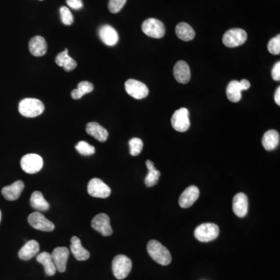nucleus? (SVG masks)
I'll list each match as a JSON object with an SVG mask.
<instances>
[{
  "mask_svg": "<svg viewBox=\"0 0 280 280\" xmlns=\"http://www.w3.org/2000/svg\"><path fill=\"white\" fill-rule=\"evenodd\" d=\"M147 252L150 257L160 265H167L172 261V257L167 248L156 240H151L147 244Z\"/></svg>",
  "mask_w": 280,
  "mask_h": 280,
  "instance_id": "1",
  "label": "nucleus"
},
{
  "mask_svg": "<svg viewBox=\"0 0 280 280\" xmlns=\"http://www.w3.org/2000/svg\"><path fill=\"white\" fill-rule=\"evenodd\" d=\"M20 114L26 117H35L41 116L45 111V105L36 98H25L19 104Z\"/></svg>",
  "mask_w": 280,
  "mask_h": 280,
  "instance_id": "2",
  "label": "nucleus"
},
{
  "mask_svg": "<svg viewBox=\"0 0 280 280\" xmlns=\"http://www.w3.org/2000/svg\"><path fill=\"white\" fill-rule=\"evenodd\" d=\"M133 263L129 257L124 255L116 256L112 261V271L117 280H124L129 276L132 270Z\"/></svg>",
  "mask_w": 280,
  "mask_h": 280,
  "instance_id": "3",
  "label": "nucleus"
},
{
  "mask_svg": "<svg viewBox=\"0 0 280 280\" xmlns=\"http://www.w3.org/2000/svg\"><path fill=\"white\" fill-rule=\"evenodd\" d=\"M220 228L216 224L211 223L200 224L195 230V237L201 242H209L217 238Z\"/></svg>",
  "mask_w": 280,
  "mask_h": 280,
  "instance_id": "4",
  "label": "nucleus"
},
{
  "mask_svg": "<svg viewBox=\"0 0 280 280\" xmlns=\"http://www.w3.org/2000/svg\"><path fill=\"white\" fill-rule=\"evenodd\" d=\"M248 38L246 31L240 28H233L227 30L223 37V42L227 47H235L242 46Z\"/></svg>",
  "mask_w": 280,
  "mask_h": 280,
  "instance_id": "5",
  "label": "nucleus"
},
{
  "mask_svg": "<svg viewBox=\"0 0 280 280\" xmlns=\"http://www.w3.org/2000/svg\"><path fill=\"white\" fill-rule=\"evenodd\" d=\"M43 165L42 157L35 154L23 156L21 161V168L27 174H34L39 172L43 167Z\"/></svg>",
  "mask_w": 280,
  "mask_h": 280,
  "instance_id": "6",
  "label": "nucleus"
},
{
  "mask_svg": "<svg viewBox=\"0 0 280 280\" xmlns=\"http://www.w3.org/2000/svg\"><path fill=\"white\" fill-rule=\"evenodd\" d=\"M142 30L148 37L153 38H163L165 34L164 24L155 18H149L144 21Z\"/></svg>",
  "mask_w": 280,
  "mask_h": 280,
  "instance_id": "7",
  "label": "nucleus"
},
{
  "mask_svg": "<svg viewBox=\"0 0 280 280\" xmlns=\"http://www.w3.org/2000/svg\"><path fill=\"white\" fill-rule=\"evenodd\" d=\"M87 191L91 196L99 199H106L110 196L112 190L102 180L95 178L91 179L87 186Z\"/></svg>",
  "mask_w": 280,
  "mask_h": 280,
  "instance_id": "8",
  "label": "nucleus"
},
{
  "mask_svg": "<svg viewBox=\"0 0 280 280\" xmlns=\"http://www.w3.org/2000/svg\"><path fill=\"white\" fill-rule=\"evenodd\" d=\"M170 121L175 130L180 133L186 132L190 128L189 112L186 108L178 109L174 112Z\"/></svg>",
  "mask_w": 280,
  "mask_h": 280,
  "instance_id": "9",
  "label": "nucleus"
},
{
  "mask_svg": "<svg viewBox=\"0 0 280 280\" xmlns=\"http://www.w3.org/2000/svg\"><path fill=\"white\" fill-rule=\"evenodd\" d=\"M251 87L250 82L247 80L241 81L233 80L227 87V97L231 102L237 103L241 99V92L249 89Z\"/></svg>",
  "mask_w": 280,
  "mask_h": 280,
  "instance_id": "10",
  "label": "nucleus"
},
{
  "mask_svg": "<svg viewBox=\"0 0 280 280\" xmlns=\"http://www.w3.org/2000/svg\"><path fill=\"white\" fill-rule=\"evenodd\" d=\"M125 88L128 94L137 100L145 98L149 94V89L146 84L133 79L125 82Z\"/></svg>",
  "mask_w": 280,
  "mask_h": 280,
  "instance_id": "11",
  "label": "nucleus"
},
{
  "mask_svg": "<svg viewBox=\"0 0 280 280\" xmlns=\"http://www.w3.org/2000/svg\"><path fill=\"white\" fill-rule=\"evenodd\" d=\"M29 224L34 229L46 232H51L55 229V225L52 222L47 220L46 216L40 212H34L28 216Z\"/></svg>",
  "mask_w": 280,
  "mask_h": 280,
  "instance_id": "12",
  "label": "nucleus"
},
{
  "mask_svg": "<svg viewBox=\"0 0 280 280\" xmlns=\"http://www.w3.org/2000/svg\"><path fill=\"white\" fill-rule=\"evenodd\" d=\"M91 227L101 233L104 237L111 236L113 233L110 224V218L105 213H100L95 216L91 221Z\"/></svg>",
  "mask_w": 280,
  "mask_h": 280,
  "instance_id": "13",
  "label": "nucleus"
},
{
  "mask_svg": "<svg viewBox=\"0 0 280 280\" xmlns=\"http://www.w3.org/2000/svg\"><path fill=\"white\" fill-rule=\"evenodd\" d=\"M51 256L56 270L59 271V273L66 272L67 261L70 256L68 248L66 247H58L54 249Z\"/></svg>",
  "mask_w": 280,
  "mask_h": 280,
  "instance_id": "14",
  "label": "nucleus"
},
{
  "mask_svg": "<svg viewBox=\"0 0 280 280\" xmlns=\"http://www.w3.org/2000/svg\"><path fill=\"white\" fill-rule=\"evenodd\" d=\"M99 37L104 45L108 46H116L119 37L116 29L110 25H104L99 29Z\"/></svg>",
  "mask_w": 280,
  "mask_h": 280,
  "instance_id": "15",
  "label": "nucleus"
},
{
  "mask_svg": "<svg viewBox=\"0 0 280 280\" xmlns=\"http://www.w3.org/2000/svg\"><path fill=\"white\" fill-rule=\"evenodd\" d=\"M199 188L196 186H189L181 195L179 198V205L182 208H188L196 202L197 199H199Z\"/></svg>",
  "mask_w": 280,
  "mask_h": 280,
  "instance_id": "16",
  "label": "nucleus"
},
{
  "mask_svg": "<svg viewBox=\"0 0 280 280\" xmlns=\"http://www.w3.org/2000/svg\"><path fill=\"white\" fill-rule=\"evenodd\" d=\"M174 76L180 84L188 83L191 79V71L187 63L184 61H178L174 67Z\"/></svg>",
  "mask_w": 280,
  "mask_h": 280,
  "instance_id": "17",
  "label": "nucleus"
},
{
  "mask_svg": "<svg viewBox=\"0 0 280 280\" xmlns=\"http://www.w3.org/2000/svg\"><path fill=\"white\" fill-rule=\"evenodd\" d=\"M248 200L245 194L240 192L233 197V211L236 216L244 217L248 214Z\"/></svg>",
  "mask_w": 280,
  "mask_h": 280,
  "instance_id": "18",
  "label": "nucleus"
},
{
  "mask_svg": "<svg viewBox=\"0 0 280 280\" xmlns=\"http://www.w3.org/2000/svg\"><path fill=\"white\" fill-rule=\"evenodd\" d=\"M24 188V183L22 181H17L10 186H6L2 189V194L6 200L15 201L19 199Z\"/></svg>",
  "mask_w": 280,
  "mask_h": 280,
  "instance_id": "19",
  "label": "nucleus"
},
{
  "mask_svg": "<svg viewBox=\"0 0 280 280\" xmlns=\"http://www.w3.org/2000/svg\"><path fill=\"white\" fill-rule=\"evenodd\" d=\"M40 251V245L35 240H30L25 243L21 250L19 251L18 256L21 259L27 261L36 256Z\"/></svg>",
  "mask_w": 280,
  "mask_h": 280,
  "instance_id": "20",
  "label": "nucleus"
},
{
  "mask_svg": "<svg viewBox=\"0 0 280 280\" xmlns=\"http://www.w3.org/2000/svg\"><path fill=\"white\" fill-rule=\"evenodd\" d=\"M70 250L72 252L74 257L78 261H86L89 259L91 254L82 245L81 240L76 236L71 238Z\"/></svg>",
  "mask_w": 280,
  "mask_h": 280,
  "instance_id": "21",
  "label": "nucleus"
},
{
  "mask_svg": "<svg viewBox=\"0 0 280 280\" xmlns=\"http://www.w3.org/2000/svg\"><path fill=\"white\" fill-rule=\"evenodd\" d=\"M47 42L43 37H34L29 42V50L34 56H43L47 52Z\"/></svg>",
  "mask_w": 280,
  "mask_h": 280,
  "instance_id": "22",
  "label": "nucleus"
},
{
  "mask_svg": "<svg viewBox=\"0 0 280 280\" xmlns=\"http://www.w3.org/2000/svg\"><path fill=\"white\" fill-rule=\"evenodd\" d=\"M87 134L98 140L99 142H105L108 138V132L97 122H90L86 127Z\"/></svg>",
  "mask_w": 280,
  "mask_h": 280,
  "instance_id": "23",
  "label": "nucleus"
},
{
  "mask_svg": "<svg viewBox=\"0 0 280 280\" xmlns=\"http://www.w3.org/2000/svg\"><path fill=\"white\" fill-rule=\"evenodd\" d=\"M55 63L59 67H63L65 71L70 72L75 70L77 67V63L69 55L68 49H65L57 55L55 58Z\"/></svg>",
  "mask_w": 280,
  "mask_h": 280,
  "instance_id": "24",
  "label": "nucleus"
},
{
  "mask_svg": "<svg viewBox=\"0 0 280 280\" xmlns=\"http://www.w3.org/2000/svg\"><path fill=\"white\" fill-rule=\"evenodd\" d=\"M280 133L274 129L267 131L262 138V146L265 150L271 151L280 145Z\"/></svg>",
  "mask_w": 280,
  "mask_h": 280,
  "instance_id": "25",
  "label": "nucleus"
},
{
  "mask_svg": "<svg viewBox=\"0 0 280 280\" xmlns=\"http://www.w3.org/2000/svg\"><path fill=\"white\" fill-rule=\"evenodd\" d=\"M37 261L43 265L45 272L47 276L52 277L56 273V268L51 258V254L46 252H42L37 256Z\"/></svg>",
  "mask_w": 280,
  "mask_h": 280,
  "instance_id": "26",
  "label": "nucleus"
},
{
  "mask_svg": "<svg viewBox=\"0 0 280 280\" xmlns=\"http://www.w3.org/2000/svg\"><path fill=\"white\" fill-rule=\"evenodd\" d=\"M177 36L184 42H190L195 38V33L193 28L187 23H180L175 29Z\"/></svg>",
  "mask_w": 280,
  "mask_h": 280,
  "instance_id": "27",
  "label": "nucleus"
},
{
  "mask_svg": "<svg viewBox=\"0 0 280 280\" xmlns=\"http://www.w3.org/2000/svg\"><path fill=\"white\" fill-rule=\"evenodd\" d=\"M30 206L38 211H47L49 210V203L45 199L41 191H34L30 197Z\"/></svg>",
  "mask_w": 280,
  "mask_h": 280,
  "instance_id": "28",
  "label": "nucleus"
},
{
  "mask_svg": "<svg viewBox=\"0 0 280 280\" xmlns=\"http://www.w3.org/2000/svg\"><path fill=\"white\" fill-rule=\"evenodd\" d=\"M146 167L148 168V174L145 178V184L147 187H153L156 186L161 177V172L154 167V163L150 160L146 161Z\"/></svg>",
  "mask_w": 280,
  "mask_h": 280,
  "instance_id": "29",
  "label": "nucleus"
},
{
  "mask_svg": "<svg viewBox=\"0 0 280 280\" xmlns=\"http://www.w3.org/2000/svg\"><path fill=\"white\" fill-rule=\"evenodd\" d=\"M93 84L91 82L82 81L78 84L77 89L73 90L71 93V96L74 100H78L84 97V95L91 93L93 91Z\"/></svg>",
  "mask_w": 280,
  "mask_h": 280,
  "instance_id": "30",
  "label": "nucleus"
},
{
  "mask_svg": "<svg viewBox=\"0 0 280 280\" xmlns=\"http://www.w3.org/2000/svg\"><path fill=\"white\" fill-rule=\"evenodd\" d=\"M129 152L133 157L140 155L143 148V142L140 138H133L129 140Z\"/></svg>",
  "mask_w": 280,
  "mask_h": 280,
  "instance_id": "31",
  "label": "nucleus"
},
{
  "mask_svg": "<svg viewBox=\"0 0 280 280\" xmlns=\"http://www.w3.org/2000/svg\"><path fill=\"white\" fill-rule=\"evenodd\" d=\"M76 150L79 154L83 156H91L95 154L94 146H91L86 141H80L76 146Z\"/></svg>",
  "mask_w": 280,
  "mask_h": 280,
  "instance_id": "32",
  "label": "nucleus"
},
{
  "mask_svg": "<svg viewBox=\"0 0 280 280\" xmlns=\"http://www.w3.org/2000/svg\"><path fill=\"white\" fill-rule=\"evenodd\" d=\"M59 12H60L61 20L63 24L67 25V26L72 24L74 21L73 16L69 8L67 6H62Z\"/></svg>",
  "mask_w": 280,
  "mask_h": 280,
  "instance_id": "33",
  "label": "nucleus"
},
{
  "mask_svg": "<svg viewBox=\"0 0 280 280\" xmlns=\"http://www.w3.org/2000/svg\"><path fill=\"white\" fill-rule=\"evenodd\" d=\"M268 50L273 55H280V35L273 38L268 44Z\"/></svg>",
  "mask_w": 280,
  "mask_h": 280,
  "instance_id": "34",
  "label": "nucleus"
},
{
  "mask_svg": "<svg viewBox=\"0 0 280 280\" xmlns=\"http://www.w3.org/2000/svg\"><path fill=\"white\" fill-rule=\"evenodd\" d=\"M127 0H110L108 2V9L112 14H117L124 7Z\"/></svg>",
  "mask_w": 280,
  "mask_h": 280,
  "instance_id": "35",
  "label": "nucleus"
},
{
  "mask_svg": "<svg viewBox=\"0 0 280 280\" xmlns=\"http://www.w3.org/2000/svg\"><path fill=\"white\" fill-rule=\"evenodd\" d=\"M67 3L72 10H79L84 7V2L82 0H67Z\"/></svg>",
  "mask_w": 280,
  "mask_h": 280,
  "instance_id": "36",
  "label": "nucleus"
},
{
  "mask_svg": "<svg viewBox=\"0 0 280 280\" xmlns=\"http://www.w3.org/2000/svg\"><path fill=\"white\" fill-rule=\"evenodd\" d=\"M272 77L275 81H280V63L277 62L272 70Z\"/></svg>",
  "mask_w": 280,
  "mask_h": 280,
  "instance_id": "37",
  "label": "nucleus"
},
{
  "mask_svg": "<svg viewBox=\"0 0 280 280\" xmlns=\"http://www.w3.org/2000/svg\"><path fill=\"white\" fill-rule=\"evenodd\" d=\"M275 102L278 104L279 106L280 105V87H279L277 88V91H276V93H275Z\"/></svg>",
  "mask_w": 280,
  "mask_h": 280,
  "instance_id": "38",
  "label": "nucleus"
},
{
  "mask_svg": "<svg viewBox=\"0 0 280 280\" xmlns=\"http://www.w3.org/2000/svg\"><path fill=\"white\" fill-rule=\"evenodd\" d=\"M1 219H2V212L0 211V222H1Z\"/></svg>",
  "mask_w": 280,
  "mask_h": 280,
  "instance_id": "39",
  "label": "nucleus"
},
{
  "mask_svg": "<svg viewBox=\"0 0 280 280\" xmlns=\"http://www.w3.org/2000/svg\"><path fill=\"white\" fill-rule=\"evenodd\" d=\"M40 1H43V0H40Z\"/></svg>",
  "mask_w": 280,
  "mask_h": 280,
  "instance_id": "40",
  "label": "nucleus"
}]
</instances>
